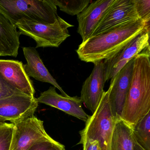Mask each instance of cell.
<instances>
[{
	"instance_id": "obj_1",
	"label": "cell",
	"mask_w": 150,
	"mask_h": 150,
	"mask_svg": "<svg viewBox=\"0 0 150 150\" xmlns=\"http://www.w3.org/2000/svg\"><path fill=\"white\" fill-rule=\"evenodd\" d=\"M150 31V23L140 19L118 25L81 42L76 51L81 61L93 64L119 52L139 35Z\"/></svg>"
},
{
	"instance_id": "obj_2",
	"label": "cell",
	"mask_w": 150,
	"mask_h": 150,
	"mask_svg": "<svg viewBox=\"0 0 150 150\" xmlns=\"http://www.w3.org/2000/svg\"><path fill=\"white\" fill-rule=\"evenodd\" d=\"M150 111V51L146 49L134 58L133 71L122 119L132 128Z\"/></svg>"
},
{
	"instance_id": "obj_3",
	"label": "cell",
	"mask_w": 150,
	"mask_h": 150,
	"mask_svg": "<svg viewBox=\"0 0 150 150\" xmlns=\"http://www.w3.org/2000/svg\"><path fill=\"white\" fill-rule=\"evenodd\" d=\"M109 93V89L104 91L95 111L86 121L85 128L80 132L81 139L78 144L83 145L88 141L96 140L101 150H110L116 120L110 108Z\"/></svg>"
},
{
	"instance_id": "obj_4",
	"label": "cell",
	"mask_w": 150,
	"mask_h": 150,
	"mask_svg": "<svg viewBox=\"0 0 150 150\" xmlns=\"http://www.w3.org/2000/svg\"><path fill=\"white\" fill-rule=\"evenodd\" d=\"M0 11L14 25L23 19L53 23L59 16L53 0H0Z\"/></svg>"
},
{
	"instance_id": "obj_5",
	"label": "cell",
	"mask_w": 150,
	"mask_h": 150,
	"mask_svg": "<svg viewBox=\"0 0 150 150\" xmlns=\"http://www.w3.org/2000/svg\"><path fill=\"white\" fill-rule=\"evenodd\" d=\"M15 25L20 35L30 37L35 40L36 49L59 47L71 36L68 29L74 27L59 16L53 23L23 19Z\"/></svg>"
},
{
	"instance_id": "obj_6",
	"label": "cell",
	"mask_w": 150,
	"mask_h": 150,
	"mask_svg": "<svg viewBox=\"0 0 150 150\" xmlns=\"http://www.w3.org/2000/svg\"><path fill=\"white\" fill-rule=\"evenodd\" d=\"M10 150H28L40 141L50 138L43 122L35 115L14 124Z\"/></svg>"
},
{
	"instance_id": "obj_7",
	"label": "cell",
	"mask_w": 150,
	"mask_h": 150,
	"mask_svg": "<svg viewBox=\"0 0 150 150\" xmlns=\"http://www.w3.org/2000/svg\"><path fill=\"white\" fill-rule=\"evenodd\" d=\"M150 31H146L136 37L119 52L103 61L105 82L112 80L117 73L131 59L148 47Z\"/></svg>"
},
{
	"instance_id": "obj_8",
	"label": "cell",
	"mask_w": 150,
	"mask_h": 150,
	"mask_svg": "<svg viewBox=\"0 0 150 150\" xmlns=\"http://www.w3.org/2000/svg\"><path fill=\"white\" fill-rule=\"evenodd\" d=\"M38 103L34 96L15 95L0 100V120L16 123L34 115Z\"/></svg>"
},
{
	"instance_id": "obj_9",
	"label": "cell",
	"mask_w": 150,
	"mask_h": 150,
	"mask_svg": "<svg viewBox=\"0 0 150 150\" xmlns=\"http://www.w3.org/2000/svg\"><path fill=\"white\" fill-rule=\"evenodd\" d=\"M139 19L133 0H115L104 13L91 36Z\"/></svg>"
},
{
	"instance_id": "obj_10",
	"label": "cell",
	"mask_w": 150,
	"mask_h": 150,
	"mask_svg": "<svg viewBox=\"0 0 150 150\" xmlns=\"http://www.w3.org/2000/svg\"><path fill=\"white\" fill-rule=\"evenodd\" d=\"M134 58L127 63L110 81L109 100L116 121L122 119L123 109L133 71Z\"/></svg>"
},
{
	"instance_id": "obj_11",
	"label": "cell",
	"mask_w": 150,
	"mask_h": 150,
	"mask_svg": "<svg viewBox=\"0 0 150 150\" xmlns=\"http://www.w3.org/2000/svg\"><path fill=\"white\" fill-rule=\"evenodd\" d=\"M38 103H43L64 111L65 113L86 122L89 115L82 108V102L78 96L71 97L59 94L56 88L50 86L36 98Z\"/></svg>"
},
{
	"instance_id": "obj_12",
	"label": "cell",
	"mask_w": 150,
	"mask_h": 150,
	"mask_svg": "<svg viewBox=\"0 0 150 150\" xmlns=\"http://www.w3.org/2000/svg\"><path fill=\"white\" fill-rule=\"evenodd\" d=\"M94 65L92 73L83 83L80 97L85 107L93 114L100 101L105 83L103 61Z\"/></svg>"
},
{
	"instance_id": "obj_13",
	"label": "cell",
	"mask_w": 150,
	"mask_h": 150,
	"mask_svg": "<svg viewBox=\"0 0 150 150\" xmlns=\"http://www.w3.org/2000/svg\"><path fill=\"white\" fill-rule=\"evenodd\" d=\"M0 74L9 84L23 94L33 97L35 91L22 62L0 59Z\"/></svg>"
},
{
	"instance_id": "obj_14",
	"label": "cell",
	"mask_w": 150,
	"mask_h": 150,
	"mask_svg": "<svg viewBox=\"0 0 150 150\" xmlns=\"http://www.w3.org/2000/svg\"><path fill=\"white\" fill-rule=\"evenodd\" d=\"M115 0H97L92 1L82 12L77 16L79 23L78 33L82 42L92 36L104 13Z\"/></svg>"
},
{
	"instance_id": "obj_15",
	"label": "cell",
	"mask_w": 150,
	"mask_h": 150,
	"mask_svg": "<svg viewBox=\"0 0 150 150\" xmlns=\"http://www.w3.org/2000/svg\"><path fill=\"white\" fill-rule=\"evenodd\" d=\"M23 50L27 61L24 67L28 76L41 82L50 83L58 89L62 95L68 96L45 67L35 47H24Z\"/></svg>"
},
{
	"instance_id": "obj_16",
	"label": "cell",
	"mask_w": 150,
	"mask_h": 150,
	"mask_svg": "<svg viewBox=\"0 0 150 150\" xmlns=\"http://www.w3.org/2000/svg\"><path fill=\"white\" fill-rule=\"evenodd\" d=\"M20 35L16 26L0 11V56L17 57Z\"/></svg>"
},
{
	"instance_id": "obj_17",
	"label": "cell",
	"mask_w": 150,
	"mask_h": 150,
	"mask_svg": "<svg viewBox=\"0 0 150 150\" xmlns=\"http://www.w3.org/2000/svg\"><path fill=\"white\" fill-rule=\"evenodd\" d=\"M135 139L132 129L122 119L116 121L110 150H133Z\"/></svg>"
},
{
	"instance_id": "obj_18",
	"label": "cell",
	"mask_w": 150,
	"mask_h": 150,
	"mask_svg": "<svg viewBox=\"0 0 150 150\" xmlns=\"http://www.w3.org/2000/svg\"><path fill=\"white\" fill-rule=\"evenodd\" d=\"M132 132L136 142L145 150H150V111L139 120Z\"/></svg>"
},
{
	"instance_id": "obj_19",
	"label": "cell",
	"mask_w": 150,
	"mask_h": 150,
	"mask_svg": "<svg viewBox=\"0 0 150 150\" xmlns=\"http://www.w3.org/2000/svg\"><path fill=\"white\" fill-rule=\"evenodd\" d=\"M60 11L71 16L78 15L92 2L90 0H53Z\"/></svg>"
},
{
	"instance_id": "obj_20",
	"label": "cell",
	"mask_w": 150,
	"mask_h": 150,
	"mask_svg": "<svg viewBox=\"0 0 150 150\" xmlns=\"http://www.w3.org/2000/svg\"><path fill=\"white\" fill-rule=\"evenodd\" d=\"M14 126L12 123L0 124V150H10Z\"/></svg>"
},
{
	"instance_id": "obj_21",
	"label": "cell",
	"mask_w": 150,
	"mask_h": 150,
	"mask_svg": "<svg viewBox=\"0 0 150 150\" xmlns=\"http://www.w3.org/2000/svg\"><path fill=\"white\" fill-rule=\"evenodd\" d=\"M139 19L144 22L150 23V0H133Z\"/></svg>"
},
{
	"instance_id": "obj_22",
	"label": "cell",
	"mask_w": 150,
	"mask_h": 150,
	"mask_svg": "<svg viewBox=\"0 0 150 150\" xmlns=\"http://www.w3.org/2000/svg\"><path fill=\"white\" fill-rule=\"evenodd\" d=\"M28 150H66L64 146L53 139L40 141L32 146Z\"/></svg>"
},
{
	"instance_id": "obj_23",
	"label": "cell",
	"mask_w": 150,
	"mask_h": 150,
	"mask_svg": "<svg viewBox=\"0 0 150 150\" xmlns=\"http://www.w3.org/2000/svg\"><path fill=\"white\" fill-rule=\"evenodd\" d=\"M23 94L12 86L0 74V100L15 95Z\"/></svg>"
},
{
	"instance_id": "obj_24",
	"label": "cell",
	"mask_w": 150,
	"mask_h": 150,
	"mask_svg": "<svg viewBox=\"0 0 150 150\" xmlns=\"http://www.w3.org/2000/svg\"><path fill=\"white\" fill-rule=\"evenodd\" d=\"M82 146L83 150H101L99 143L96 140L86 142Z\"/></svg>"
},
{
	"instance_id": "obj_25",
	"label": "cell",
	"mask_w": 150,
	"mask_h": 150,
	"mask_svg": "<svg viewBox=\"0 0 150 150\" xmlns=\"http://www.w3.org/2000/svg\"><path fill=\"white\" fill-rule=\"evenodd\" d=\"M133 150H145L143 147H141L135 139V143L134 145V148Z\"/></svg>"
}]
</instances>
